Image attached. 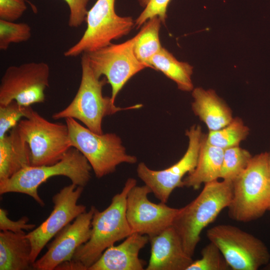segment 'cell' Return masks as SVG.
I'll return each instance as SVG.
<instances>
[{"instance_id": "cell-18", "label": "cell", "mask_w": 270, "mask_h": 270, "mask_svg": "<svg viewBox=\"0 0 270 270\" xmlns=\"http://www.w3.org/2000/svg\"><path fill=\"white\" fill-rule=\"evenodd\" d=\"M192 95V110L209 131L224 127L233 118L232 110L214 90L198 87L194 88Z\"/></svg>"}, {"instance_id": "cell-10", "label": "cell", "mask_w": 270, "mask_h": 270, "mask_svg": "<svg viewBox=\"0 0 270 270\" xmlns=\"http://www.w3.org/2000/svg\"><path fill=\"white\" fill-rule=\"evenodd\" d=\"M50 72L48 65L43 62L8 67L0 80V106L13 100L26 106L44 102Z\"/></svg>"}, {"instance_id": "cell-24", "label": "cell", "mask_w": 270, "mask_h": 270, "mask_svg": "<svg viewBox=\"0 0 270 270\" xmlns=\"http://www.w3.org/2000/svg\"><path fill=\"white\" fill-rule=\"evenodd\" d=\"M250 129L239 117L233 118L224 127L216 130L209 131L206 134L207 141L211 144L223 150L240 146L246 138Z\"/></svg>"}, {"instance_id": "cell-3", "label": "cell", "mask_w": 270, "mask_h": 270, "mask_svg": "<svg viewBox=\"0 0 270 270\" xmlns=\"http://www.w3.org/2000/svg\"><path fill=\"white\" fill-rule=\"evenodd\" d=\"M80 64L82 76L78 90L66 107L52 114L54 120L72 118L84 124L93 132L102 134V122L104 117L122 110L138 109L142 106V104L124 108L116 106L111 97L103 96L102 88L108 83L107 80L96 76L86 54H82Z\"/></svg>"}, {"instance_id": "cell-25", "label": "cell", "mask_w": 270, "mask_h": 270, "mask_svg": "<svg viewBox=\"0 0 270 270\" xmlns=\"http://www.w3.org/2000/svg\"><path fill=\"white\" fill-rule=\"evenodd\" d=\"M252 156L240 146L224 150L220 178L234 182L246 168Z\"/></svg>"}, {"instance_id": "cell-16", "label": "cell", "mask_w": 270, "mask_h": 270, "mask_svg": "<svg viewBox=\"0 0 270 270\" xmlns=\"http://www.w3.org/2000/svg\"><path fill=\"white\" fill-rule=\"evenodd\" d=\"M150 256L146 270H186L193 262L172 226L150 237Z\"/></svg>"}, {"instance_id": "cell-32", "label": "cell", "mask_w": 270, "mask_h": 270, "mask_svg": "<svg viewBox=\"0 0 270 270\" xmlns=\"http://www.w3.org/2000/svg\"><path fill=\"white\" fill-rule=\"evenodd\" d=\"M70 10L68 26L78 28L84 21L88 12L87 6L89 0H64Z\"/></svg>"}, {"instance_id": "cell-17", "label": "cell", "mask_w": 270, "mask_h": 270, "mask_svg": "<svg viewBox=\"0 0 270 270\" xmlns=\"http://www.w3.org/2000/svg\"><path fill=\"white\" fill-rule=\"evenodd\" d=\"M148 240L146 235L132 233L120 244L106 248L88 270H143L146 262L139 253Z\"/></svg>"}, {"instance_id": "cell-13", "label": "cell", "mask_w": 270, "mask_h": 270, "mask_svg": "<svg viewBox=\"0 0 270 270\" xmlns=\"http://www.w3.org/2000/svg\"><path fill=\"white\" fill-rule=\"evenodd\" d=\"M84 188L72 183L62 188L52 197L54 207L48 217L38 228L26 234L32 244L30 258L33 264L49 241L86 211L85 206L78 204Z\"/></svg>"}, {"instance_id": "cell-1", "label": "cell", "mask_w": 270, "mask_h": 270, "mask_svg": "<svg viewBox=\"0 0 270 270\" xmlns=\"http://www.w3.org/2000/svg\"><path fill=\"white\" fill-rule=\"evenodd\" d=\"M136 185V180L128 178L106 209L100 211L95 208L90 238L76 250L70 260L74 270H88L106 248L132 234L126 216V200Z\"/></svg>"}, {"instance_id": "cell-22", "label": "cell", "mask_w": 270, "mask_h": 270, "mask_svg": "<svg viewBox=\"0 0 270 270\" xmlns=\"http://www.w3.org/2000/svg\"><path fill=\"white\" fill-rule=\"evenodd\" d=\"M150 68L161 72L175 82L178 88L191 92L194 88L192 80L193 66L186 62H180L166 49L162 48L149 61Z\"/></svg>"}, {"instance_id": "cell-15", "label": "cell", "mask_w": 270, "mask_h": 270, "mask_svg": "<svg viewBox=\"0 0 270 270\" xmlns=\"http://www.w3.org/2000/svg\"><path fill=\"white\" fill-rule=\"evenodd\" d=\"M95 206H92L64 227L48 245L46 252L33 264L37 270H54L72 260L76 250L90 239Z\"/></svg>"}, {"instance_id": "cell-4", "label": "cell", "mask_w": 270, "mask_h": 270, "mask_svg": "<svg viewBox=\"0 0 270 270\" xmlns=\"http://www.w3.org/2000/svg\"><path fill=\"white\" fill-rule=\"evenodd\" d=\"M270 153L252 156L248 166L233 182L229 217L248 222L262 216L270 204Z\"/></svg>"}, {"instance_id": "cell-21", "label": "cell", "mask_w": 270, "mask_h": 270, "mask_svg": "<svg viewBox=\"0 0 270 270\" xmlns=\"http://www.w3.org/2000/svg\"><path fill=\"white\" fill-rule=\"evenodd\" d=\"M26 233L0 232V270H26L33 268L31 242Z\"/></svg>"}, {"instance_id": "cell-33", "label": "cell", "mask_w": 270, "mask_h": 270, "mask_svg": "<svg viewBox=\"0 0 270 270\" xmlns=\"http://www.w3.org/2000/svg\"><path fill=\"white\" fill-rule=\"evenodd\" d=\"M264 268H266V270H270V262L266 265V266L264 267Z\"/></svg>"}, {"instance_id": "cell-36", "label": "cell", "mask_w": 270, "mask_h": 270, "mask_svg": "<svg viewBox=\"0 0 270 270\" xmlns=\"http://www.w3.org/2000/svg\"></svg>"}, {"instance_id": "cell-7", "label": "cell", "mask_w": 270, "mask_h": 270, "mask_svg": "<svg viewBox=\"0 0 270 270\" xmlns=\"http://www.w3.org/2000/svg\"><path fill=\"white\" fill-rule=\"evenodd\" d=\"M16 126L30 148L32 166L54 164L72 148L66 124L49 122L34 110Z\"/></svg>"}, {"instance_id": "cell-2", "label": "cell", "mask_w": 270, "mask_h": 270, "mask_svg": "<svg viewBox=\"0 0 270 270\" xmlns=\"http://www.w3.org/2000/svg\"><path fill=\"white\" fill-rule=\"evenodd\" d=\"M232 192L233 182L216 180L207 182L196 198L180 208L172 226L190 256L194 253L202 230L228 206Z\"/></svg>"}, {"instance_id": "cell-20", "label": "cell", "mask_w": 270, "mask_h": 270, "mask_svg": "<svg viewBox=\"0 0 270 270\" xmlns=\"http://www.w3.org/2000/svg\"><path fill=\"white\" fill-rule=\"evenodd\" d=\"M224 150L210 144L206 134L202 136L196 166L183 180L184 186L198 190L202 184L220 178Z\"/></svg>"}, {"instance_id": "cell-12", "label": "cell", "mask_w": 270, "mask_h": 270, "mask_svg": "<svg viewBox=\"0 0 270 270\" xmlns=\"http://www.w3.org/2000/svg\"><path fill=\"white\" fill-rule=\"evenodd\" d=\"M188 138V148L183 156L172 166L162 170H153L144 162L138 164V177L160 202L166 203L177 188L184 187L183 178L195 168L203 133L200 125L194 124L186 131Z\"/></svg>"}, {"instance_id": "cell-6", "label": "cell", "mask_w": 270, "mask_h": 270, "mask_svg": "<svg viewBox=\"0 0 270 270\" xmlns=\"http://www.w3.org/2000/svg\"><path fill=\"white\" fill-rule=\"evenodd\" d=\"M72 147L86 158L95 176L102 178L114 172L123 163L134 164L136 156L126 153L120 138L114 133L98 134L72 118L65 119Z\"/></svg>"}, {"instance_id": "cell-23", "label": "cell", "mask_w": 270, "mask_h": 270, "mask_svg": "<svg viewBox=\"0 0 270 270\" xmlns=\"http://www.w3.org/2000/svg\"><path fill=\"white\" fill-rule=\"evenodd\" d=\"M162 21L158 16L146 22L135 36L134 51L136 58L150 68L148 62L162 48L159 32Z\"/></svg>"}, {"instance_id": "cell-8", "label": "cell", "mask_w": 270, "mask_h": 270, "mask_svg": "<svg viewBox=\"0 0 270 270\" xmlns=\"http://www.w3.org/2000/svg\"><path fill=\"white\" fill-rule=\"evenodd\" d=\"M116 0H97L88 10L86 28L81 38L64 52L66 57L88 53L127 35L134 26L130 16H121L115 10Z\"/></svg>"}, {"instance_id": "cell-35", "label": "cell", "mask_w": 270, "mask_h": 270, "mask_svg": "<svg viewBox=\"0 0 270 270\" xmlns=\"http://www.w3.org/2000/svg\"><path fill=\"white\" fill-rule=\"evenodd\" d=\"M268 210H270V205H269V206H268Z\"/></svg>"}, {"instance_id": "cell-26", "label": "cell", "mask_w": 270, "mask_h": 270, "mask_svg": "<svg viewBox=\"0 0 270 270\" xmlns=\"http://www.w3.org/2000/svg\"><path fill=\"white\" fill-rule=\"evenodd\" d=\"M32 36L30 26L24 22H14L0 19V50H6L13 43L26 42Z\"/></svg>"}, {"instance_id": "cell-30", "label": "cell", "mask_w": 270, "mask_h": 270, "mask_svg": "<svg viewBox=\"0 0 270 270\" xmlns=\"http://www.w3.org/2000/svg\"><path fill=\"white\" fill-rule=\"evenodd\" d=\"M29 219L26 216L22 217L18 220H12L8 217V212L2 208H0V231H10L15 233H25L24 230H34L36 225L28 224Z\"/></svg>"}, {"instance_id": "cell-9", "label": "cell", "mask_w": 270, "mask_h": 270, "mask_svg": "<svg viewBox=\"0 0 270 270\" xmlns=\"http://www.w3.org/2000/svg\"><path fill=\"white\" fill-rule=\"evenodd\" d=\"M206 236L218 246L233 270H257L270 262V254L266 245L238 227L216 225L208 230Z\"/></svg>"}, {"instance_id": "cell-5", "label": "cell", "mask_w": 270, "mask_h": 270, "mask_svg": "<svg viewBox=\"0 0 270 270\" xmlns=\"http://www.w3.org/2000/svg\"><path fill=\"white\" fill-rule=\"evenodd\" d=\"M90 165L74 148H71L58 162L49 165L28 166L10 178L0 181V194L18 192L32 198L38 204L44 203L38 194L39 186L50 178L56 176L68 178L72 183L84 187L91 178Z\"/></svg>"}, {"instance_id": "cell-11", "label": "cell", "mask_w": 270, "mask_h": 270, "mask_svg": "<svg viewBox=\"0 0 270 270\" xmlns=\"http://www.w3.org/2000/svg\"><path fill=\"white\" fill-rule=\"evenodd\" d=\"M135 36L122 43L110 44L86 54L90 66L96 77L104 76L112 87L111 98L118 94L128 80L148 66L140 62L134 51Z\"/></svg>"}, {"instance_id": "cell-29", "label": "cell", "mask_w": 270, "mask_h": 270, "mask_svg": "<svg viewBox=\"0 0 270 270\" xmlns=\"http://www.w3.org/2000/svg\"><path fill=\"white\" fill-rule=\"evenodd\" d=\"M144 10L135 20L134 26L138 28L148 20L158 17L164 23L167 18V10L171 0H138Z\"/></svg>"}, {"instance_id": "cell-34", "label": "cell", "mask_w": 270, "mask_h": 270, "mask_svg": "<svg viewBox=\"0 0 270 270\" xmlns=\"http://www.w3.org/2000/svg\"><path fill=\"white\" fill-rule=\"evenodd\" d=\"M269 172H270V158L269 161Z\"/></svg>"}, {"instance_id": "cell-27", "label": "cell", "mask_w": 270, "mask_h": 270, "mask_svg": "<svg viewBox=\"0 0 270 270\" xmlns=\"http://www.w3.org/2000/svg\"><path fill=\"white\" fill-rule=\"evenodd\" d=\"M202 258L192 262L186 270H228L230 266L218 246L212 242L201 251Z\"/></svg>"}, {"instance_id": "cell-14", "label": "cell", "mask_w": 270, "mask_h": 270, "mask_svg": "<svg viewBox=\"0 0 270 270\" xmlns=\"http://www.w3.org/2000/svg\"><path fill=\"white\" fill-rule=\"evenodd\" d=\"M150 189L146 184L133 186L126 200V216L132 233L156 236L172 226L180 208L168 206L166 203L150 201Z\"/></svg>"}, {"instance_id": "cell-31", "label": "cell", "mask_w": 270, "mask_h": 270, "mask_svg": "<svg viewBox=\"0 0 270 270\" xmlns=\"http://www.w3.org/2000/svg\"><path fill=\"white\" fill-rule=\"evenodd\" d=\"M26 8L24 0H0V19L14 22L22 16Z\"/></svg>"}, {"instance_id": "cell-19", "label": "cell", "mask_w": 270, "mask_h": 270, "mask_svg": "<svg viewBox=\"0 0 270 270\" xmlns=\"http://www.w3.org/2000/svg\"><path fill=\"white\" fill-rule=\"evenodd\" d=\"M30 166V148L16 126L0 138V181Z\"/></svg>"}, {"instance_id": "cell-28", "label": "cell", "mask_w": 270, "mask_h": 270, "mask_svg": "<svg viewBox=\"0 0 270 270\" xmlns=\"http://www.w3.org/2000/svg\"><path fill=\"white\" fill-rule=\"evenodd\" d=\"M32 108L13 100L6 105L0 106V138L16 126L19 121L27 118Z\"/></svg>"}]
</instances>
